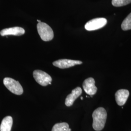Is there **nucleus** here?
I'll list each match as a JSON object with an SVG mask.
<instances>
[{
	"label": "nucleus",
	"instance_id": "nucleus-1",
	"mask_svg": "<svg viewBox=\"0 0 131 131\" xmlns=\"http://www.w3.org/2000/svg\"><path fill=\"white\" fill-rule=\"evenodd\" d=\"M107 112L104 108H98L94 110L92 114L94 129L96 131H100L104 128L107 118Z\"/></svg>",
	"mask_w": 131,
	"mask_h": 131
},
{
	"label": "nucleus",
	"instance_id": "nucleus-2",
	"mask_svg": "<svg viewBox=\"0 0 131 131\" xmlns=\"http://www.w3.org/2000/svg\"><path fill=\"white\" fill-rule=\"evenodd\" d=\"M37 29L41 38L43 41H49L53 38V32L47 24L44 23H39L37 24Z\"/></svg>",
	"mask_w": 131,
	"mask_h": 131
},
{
	"label": "nucleus",
	"instance_id": "nucleus-3",
	"mask_svg": "<svg viewBox=\"0 0 131 131\" xmlns=\"http://www.w3.org/2000/svg\"><path fill=\"white\" fill-rule=\"evenodd\" d=\"M4 84L5 87L12 93L20 95L24 92L22 86L18 81L11 78L6 77L4 79Z\"/></svg>",
	"mask_w": 131,
	"mask_h": 131
},
{
	"label": "nucleus",
	"instance_id": "nucleus-4",
	"mask_svg": "<svg viewBox=\"0 0 131 131\" xmlns=\"http://www.w3.org/2000/svg\"><path fill=\"white\" fill-rule=\"evenodd\" d=\"M33 76L38 84L42 86L51 84L52 78L46 72L40 70H35L33 72Z\"/></svg>",
	"mask_w": 131,
	"mask_h": 131
},
{
	"label": "nucleus",
	"instance_id": "nucleus-5",
	"mask_svg": "<svg viewBox=\"0 0 131 131\" xmlns=\"http://www.w3.org/2000/svg\"><path fill=\"white\" fill-rule=\"evenodd\" d=\"M107 23V19L103 18L92 19L85 24V29L89 31L98 30L103 27Z\"/></svg>",
	"mask_w": 131,
	"mask_h": 131
},
{
	"label": "nucleus",
	"instance_id": "nucleus-6",
	"mask_svg": "<svg viewBox=\"0 0 131 131\" xmlns=\"http://www.w3.org/2000/svg\"><path fill=\"white\" fill-rule=\"evenodd\" d=\"M83 63L82 61L78 60H73L70 59H60L53 62L52 64L60 69H67L73 67L77 65H81Z\"/></svg>",
	"mask_w": 131,
	"mask_h": 131
},
{
	"label": "nucleus",
	"instance_id": "nucleus-7",
	"mask_svg": "<svg viewBox=\"0 0 131 131\" xmlns=\"http://www.w3.org/2000/svg\"><path fill=\"white\" fill-rule=\"evenodd\" d=\"M95 81L93 78L90 77L85 80L83 84V87L86 93L92 96L96 93L97 88L95 85Z\"/></svg>",
	"mask_w": 131,
	"mask_h": 131
},
{
	"label": "nucleus",
	"instance_id": "nucleus-8",
	"mask_svg": "<svg viewBox=\"0 0 131 131\" xmlns=\"http://www.w3.org/2000/svg\"><path fill=\"white\" fill-rule=\"evenodd\" d=\"M129 96V91L127 89H119L115 93V99L117 104L122 106L126 103Z\"/></svg>",
	"mask_w": 131,
	"mask_h": 131
},
{
	"label": "nucleus",
	"instance_id": "nucleus-9",
	"mask_svg": "<svg viewBox=\"0 0 131 131\" xmlns=\"http://www.w3.org/2000/svg\"><path fill=\"white\" fill-rule=\"evenodd\" d=\"M82 93V90L81 88L77 87L73 89L71 93L68 95L65 100V104L67 106H70L75 102Z\"/></svg>",
	"mask_w": 131,
	"mask_h": 131
},
{
	"label": "nucleus",
	"instance_id": "nucleus-10",
	"mask_svg": "<svg viewBox=\"0 0 131 131\" xmlns=\"http://www.w3.org/2000/svg\"><path fill=\"white\" fill-rule=\"evenodd\" d=\"M24 33L25 30L24 28L19 27L6 28L2 30L0 32V34L2 36H6L9 35L20 36L24 35Z\"/></svg>",
	"mask_w": 131,
	"mask_h": 131
},
{
	"label": "nucleus",
	"instance_id": "nucleus-11",
	"mask_svg": "<svg viewBox=\"0 0 131 131\" xmlns=\"http://www.w3.org/2000/svg\"><path fill=\"white\" fill-rule=\"evenodd\" d=\"M13 124V118L11 116L5 117L2 121L1 126V131H11Z\"/></svg>",
	"mask_w": 131,
	"mask_h": 131
},
{
	"label": "nucleus",
	"instance_id": "nucleus-12",
	"mask_svg": "<svg viewBox=\"0 0 131 131\" xmlns=\"http://www.w3.org/2000/svg\"><path fill=\"white\" fill-rule=\"evenodd\" d=\"M69 125L66 122L56 124L52 128V131H69Z\"/></svg>",
	"mask_w": 131,
	"mask_h": 131
},
{
	"label": "nucleus",
	"instance_id": "nucleus-13",
	"mask_svg": "<svg viewBox=\"0 0 131 131\" xmlns=\"http://www.w3.org/2000/svg\"><path fill=\"white\" fill-rule=\"evenodd\" d=\"M122 29L123 31H127L131 29V13L129 14L122 24Z\"/></svg>",
	"mask_w": 131,
	"mask_h": 131
},
{
	"label": "nucleus",
	"instance_id": "nucleus-14",
	"mask_svg": "<svg viewBox=\"0 0 131 131\" xmlns=\"http://www.w3.org/2000/svg\"><path fill=\"white\" fill-rule=\"evenodd\" d=\"M131 3V0H112V4L115 7H121L128 5Z\"/></svg>",
	"mask_w": 131,
	"mask_h": 131
},
{
	"label": "nucleus",
	"instance_id": "nucleus-15",
	"mask_svg": "<svg viewBox=\"0 0 131 131\" xmlns=\"http://www.w3.org/2000/svg\"><path fill=\"white\" fill-rule=\"evenodd\" d=\"M37 21L38 22V23H41V21H40V20H38V19L37 20Z\"/></svg>",
	"mask_w": 131,
	"mask_h": 131
},
{
	"label": "nucleus",
	"instance_id": "nucleus-16",
	"mask_svg": "<svg viewBox=\"0 0 131 131\" xmlns=\"http://www.w3.org/2000/svg\"><path fill=\"white\" fill-rule=\"evenodd\" d=\"M69 131H71V129H70V128H69Z\"/></svg>",
	"mask_w": 131,
	"mask_h": 131
},
{
	"label": "nucleus",
	"instance_id": "nucleus-17",
	"mask_svg": "<svg viewBox=\"0 0 131 131\" xmlns=\"http://www.w3.org/2000/svg\"><path fill=\"white\" fill-rule=\"evenodd\" d=\"M81 99L82 100H83V97H81Z\"/></svg>",
	"mask_w": 131,
	"mask_h": 131
}]
</instances>
